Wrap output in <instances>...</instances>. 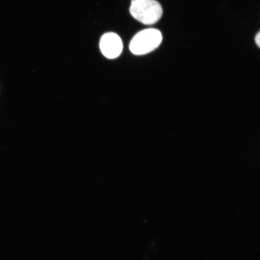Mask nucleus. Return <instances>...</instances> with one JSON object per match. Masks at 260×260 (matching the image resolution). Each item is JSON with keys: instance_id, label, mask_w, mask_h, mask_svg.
<instances>
[{"instance_id": "3", "label": "nucleus", "mask_w": 260, "mask_h": 260, "mask_svg": "<svg viewBox=\"0 0 260 260\" xmlns=\"http://www.w3.org/2000/svg\"><path fill=\"white\" fill-rule=\"evenodd\" d=\"M99 47L104 56L109 59H114L122 53V41L121 37L115 32H107L101 38Z\"/></svg>"}, {"instance_id": "2", "label": "nucleus", "mask_w": 260, "mask_h": 260, "mask_svg": "<svg viewBox=\"0 0 260 260\" xmlns=\"http://www.w3.org/2000/svg\"><path fill=\"white\" fill-rule=\"evenodd\" d=\"M162 40L161 32L157 29H145L132 38L129 45V50L136 56H142L160 46Z\"/></svg>"}, {"instance_id": "4", "label": "nucleus", "mask_w": 260, "mask_h": 260, "mask_svg": "<svg viewBox=\"0 0 260 260\" xmlns=\"http://www.w3.org/2000/svg\"><path fill=\"white\" fill-rule=\"evenodd\" d=\"M255 42L258 47H260V32H258L255 37Z\"/></svg>"}, {"instance_id": "1", "label": "nucleus", "mask_w": 260, "mask_h": 260, "mask_svg": "<svg viewBox=\"0 0 260 260\" xmlns=\"http://www.w3.org/2000/svg\"><path fill=\"white\" fill-rule=\"evenodd\" d=\"M129 12L136 20L146 25L155 24L162 15L161 6L156 0H132Z\"/></svg>"}]
</instances>
